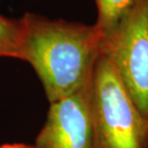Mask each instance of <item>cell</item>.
I'll return each instance as SVG.
<instances>
[{"label":"cell","instance_id":"2","mask_svg":"<svg viewBox=\"0 0 148 148\" xmlns=\"http://www.w3.org/2000/svg\"><path fill=\"white\" fill-rule=\"evenodd\" d=\"M96 148H148V119L127 92L112 62L100 54L93 71Z\"/></svg>","mask_w":148,"mask_h":148},{"label":"cell","instance_id":"5","mask_svg":"<svg viewBox=\"0 0 148 148\" xmlns=\"http://www.w3.org/2000/svg\"><path fill=\"white\" fill-rule=\"evenodd\" d=\"M23 40L21 19L9 18L0 14V58L20 59Z\"/></svg>","mask_w":148,"mask_h":148},{"label":"cell","instance_id":"4","mask_svg":"<svg viewBox=\"0 0 148 148\" xmlns=\"http://www.w3.org/2000/svg\"><path fill=\"white\" fill-rule=\"evenodd\" d=\"M93 77L78 90L50 103L36 148H96L92 109Z\"/></svg>","mask_w":148,"mask_h":148},{"label":"cell","instance_id":"3","mask_svg":"<svg viewBox=\"0 0 148 148\" xmlns=\"http://www.w3.org/2000/svg\"><path fill=\"white\" fill-rule=\"evenodd\" d=\"M101 53L148 119V0H134L116 26L102 35Z\"/></svg>","mask_w":148,"mask_h":148},{"label":"cell","instance_id":"6","mask_svg":"<svg viewBox=\"0 0 148 148\" xmlns=\"http://www.w3.org/2000/svg\"><path fill=\"white\" fill-rule=\"evenodd\" d=\"M97 7L95 24L102 35L114 28L123 14L131 7L134 0H94Z\"/></svg>","mask_w":148,"mask_h":148},{"label":"cell","instance_id":"1","mask_svg":"<svg viewBox=\"0 0 148 148\" xmlns=\"http://www.w3.org/2000/svg\"><path fill=\"white\" fill-rule=\"evenodd\" d=\"M20 19L23 40L19 60L36 71L49 103L92 79L101 54L102 33L96 24L50 19L32 13Z\"/></svg>","mask_w":148,"mask_h":148},{"label":"cell","instance_id":"7","mask_svg":"<svg viewBox=\"0 0 148 148\" xmlns=\"http://www.w3.org/2000/svg\"><path fill=\"white\" fill-rule=\"evenodd\" d=\"M0 148H36L32 145H27L24 143H6L0 145Z\"/></svg>","mask_w":148,"mask_h":148}]
</instances>
